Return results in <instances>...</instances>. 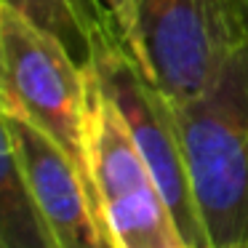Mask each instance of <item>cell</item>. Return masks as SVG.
<instances>
[{
	"label": "cell",
	"mask_w": 248,
	"mask_h": 248,
	"mask_svg": "<svg viewBox=\"0 0 248 248\" xmlns=\"http://www.w3.org/2000/svg\"><path fill=\"white\" fill-rule=\"evenodd\" d=\"M0 6L16 11L30 24L59 40L78 64H91L93 48L104 38H118L96 27L80 0H0Z\"/></svg>",
	"instance_id": "cell-8"
},
{
	"label": "cell",
	"mask_w": 248,
	"mask_h": 248,
	"mask_svg": "<svg viewBox=\"0 0 248 248\" xmlns=\"http://www.w3.org/2000/svg\"><path fill=\"white\" fill-rule=\"evenodd\" d=\"M0 107L46 131L86 179V67L6 6H0Z\"/></svg>",
	"instance_id": "cell-4"
},
{
	"label": "cell",
	"mask_w": 248,
	"mask_h": 248,
	"mask_svg": "<svg viewBox=\"0 0 248 248\" xmlns=\"http://www.w3.org/2000/svg\"><path fill=\"white\" fill-rule=\"evenodd\" d=\"M0 139L14 150L62 248H112L99 224L83 173L46 131L24 115L0 107Z\"/></svg>",
	"instance_id": "cell-6"
},
{
	"label": "cell",
	"mask_w": 248,
	"mask_h": 248,
	"mask_svg": "<svg viewBox=\"0 0 248 248\" xmlns=\"http://www.w3.org/2000/svg\"><path fill=\"white\" fill-rule=\"evenodd\" d=\"M173 115L208 248H248V43Z\"/></svg>",
	"instance_id": "cell-1"
},
{
	"label": "cell",
	"mask_w": 248,
	"mask_h": 248,
	"mask_svg": "<svg viewBox=\"0 0 248 248\" xmlns=\"http://www.w3.org/2000/svg\"><path fill=\"white\" fill-rule=\"evenodd\" d=\"M91 64L96 67L139 152L144 155L150 171L155 173L182 237L192 248H208L198 205L192 198V184H189L187 163H184L173 104L136 64V59L125 51L120 38H104L102 43H96Z\"/></svg>",
	"instance_id": "cell-5"
},
{
	"label": "cell",
	"mask_w": 248,
	"mask_h": 248,
	"mask_svg": "<svg viewBox=\"0 0 248 248\" xmlns=\"http://www.w3.org/2000/svg\"><path fill=\"white\" fill-rule=\"evenodd\" d=\"M99 6V11L104 14V19L109 22V27L115 30V35L120 38V43L125 46L128 54H134L136 43V24H134V0H93Z\"/></svg>",
	"instance_id": "cell-9"
},
{
	"label": "cell",
	"mask_w": 248,
	"mask_h": 248,
	"mask_svg": "<svg viewBox=\"0 0 248 248\" xmlns=\"http://www.w3.org/2000/svg\"><path fill=\"white\" fill-rule=\"evenodd\" d=\"M86 179L112 248H187L96 67L86 64Z\"/></svg>",
	"instance_id": "cell-2"
},
{
	"label": "cell",
	"mask_w": 248,
	"mask_h": 248,
	"mask_svg": "<svg viewBox=\"0 0 248 248\" xmlns=\"http://www.w3.org/2000/svg\"><path fill=\"white\" fill-rule=\"evenodd\" d=\"M187 248H192V246H187Z\"/></svg>",
	"instance_id": "cell-11"
},
{
	"label": "cell",
	"mask_w": 248,
	"mask_h": 248,
	"mask_svg": "<svg viewBox=\"0 0 248 248\" xmlns=\"http://www.w3.org/2000/svg\"><path fill=\"white\" fill-rule=\"evenodd\" d=\"M80 3H83V8H86V11H88V16H91L93 22H96V27H102L104 32H115V30L109 27V22H107V19H104V14L99 11V6H96V3H93V0H80Z\"/></svg>",
	"instance_id": "cell-10"
},
{
	"label": "cell",
	"mask_w": 248,
	"mask_h": 248,
	"mask_svg": "<svg viewBox=\"0 0 248 248\" xmlns=\"http://www.w3.org/2000/svg\"><path fill=\"white\" fill-rule=\"evenodd\" d=\"M0 248H62L6 139L0 141Z\"/></svg>",
	"instance_id": "cell-7"
},
{
	"label": "cell",
	"mask_w": 248,
	"mask_h": 248,
	"mask_svg": "<svg viewBox=\"0 0 248 248\" xmlns=\"http://www.w3.org/2000/svg\"><path fill=\"white\" fill-rule=\"evenodd\" d=\"M134 59L171 104L198 99L248 43V0H134Z\"/></svg>",
	"instance_id": "cell-3"
}]
</instances>
